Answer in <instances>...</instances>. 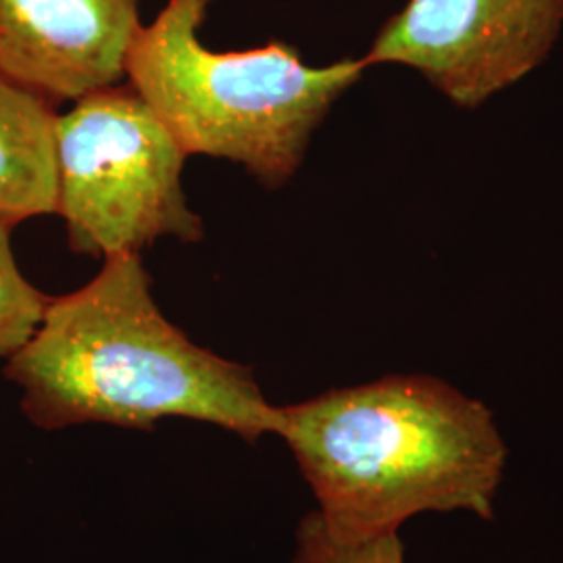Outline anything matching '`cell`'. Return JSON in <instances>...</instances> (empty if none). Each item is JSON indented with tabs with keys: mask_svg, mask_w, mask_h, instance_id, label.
<instances>
[{
	"mask_svg": "<svg viewBox=\"0 0 563 563\" xmlns=\"http://www.w3.org/2000/svg\"><path fill=\"white\" fill-rule=\"evenodd\" d=\"M4 376L42 430H153L165 418H186L249 443L282 430L280 407L263 397L249 365L202 349L163 316L141 255L109 257L86 286L51 297Z\"/></svg>",
	"mask_w": 563,
	"mask_h": 563,
	"instance_id": "1",
	"label": "cell"
},
{
	"mask_svg": "<svg viewBox=\"0 0 563 563\" xmlns=\"http://www.w3.org/2000/svg\"><path fill=\"white\" fill-rule=\"evenodd\" d=\"M323 532L357 544L413 516L495 518L507 446L493 411L432 376H386L280 407Z\"/></svg>",
	"mask_w": 563,
	"mask_h": 563,
	"instance_id": "2",
	"label": "cell"
},
{
	"mask_svg": "<svg viewBox=\"0 0 563 563\" xmlns=\"http://www.w3.org/2000/svg\"><path fill=\"white\" fill-rule=\"evenodd\" d=\"M209 4L167 0L132 42L125 81L186 155L236 163L276 190L297 174L313 132L367 65L342 59L311 67L280 41L251 51H211L199 38Z\"/></svg>",
	"mask_w": 563,
	"mask_h": 563,
	"instance_id": "3",
	"label": "cell"
},
{
	"mask_svg": "<svg viewBox=\"0 0 563 563\" xmlns=\"http://www.w3.org/2000/svg\"><path fill=\"white\" fill-rule=\"evenodd\" d=\"M186 153L125 81L74 101L55 121V213L76 255H141L159 239L201 242L181 188Z\"/></svg>",
	"mask_w": 563,
	"mask_h": 563,
	"instance_id": "4",
	"label": "cell"
},
{
	"mask_svg": "<svg viewBox=\"0 0 563 563\" xmlns=\"http://www.w3.org/2000/svg\"><path fill=\"white\" fill-rule=\"evenodd\" d=\"M563 0H409L384 23L367 67H413L462 109L539 67L558 41Z\"/></svg>",
	"mask_w": 563,
	"mask_h": 563,
	"instance_id": "5",
	"label": "cell"
},
{
	"mask_svg": "<svg viewBox=\"0 0 563 563\" xmlns=\"http://www.w3.org/2000/svg\"><path fill=\"white\" fill-rule=\"evenodd\" d=\"M141 0H0V74L51 104L125 81Z\"/></svg>",
	"mask_w": 563,
	"mask_h": 563,
	"instance_id": "6",
	"label": "cell"
},
{
	"mask_svg": "<svg viewBox=\"0 0 563 563\" xmlns=\"http://www.w3.org/2000/svg\"><path fill=\"white\" fill-rule=\"evenodd\" d=\"M57 107L0 74V222L55 213Z\"/></svg>",
	"mask_w": 563,
	"mask_h": 563,
	"instance_id": "7",
	"label": "cell"
},
{
	"mask_svg": "<svg viewBox=\"0 0 563 563\" xmlns=\"http://www.w3.org/2000/svg\"><path fill=\"white\" fill-rule=\"evenodd\" d=\"M13 228L0 222V357L15 355L38 328L51 301L21 274L15 262Z\"/></svg>",
	"mask_w": 563,
	"mask_h": 563,
	"instance_id": "8",
	"label": "cell"
},
{
	"mask_svg": "<svg viewBox=\"0 0 563 563\" xmlns=\"http://www.w3.org/2000/svg\"><path fill=\"white\" fill-rule=\"evenodd\" d=\"M292 563H405V549L399 532L367 543H336L323 532L311 511L299 526Z\"/></svg>",
	"mask_w": 563,
	"mask_h": 563,
	"instance_id": "9",
	"label": "cell"
}]
</instances>
